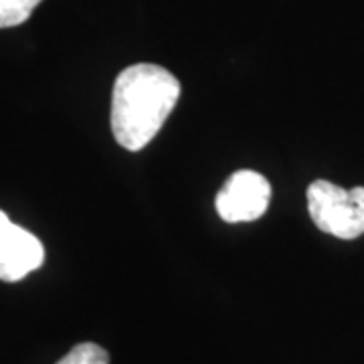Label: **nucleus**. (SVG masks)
Instances as JSON below:
<instances>
[{"mask_svg": "<svg viewBox=\"0 0 364 364\" xmlns=\"http://www.w3.org/2000/svg\"><path fill=\"white\" fill-rule=\"evenodd\" d=\"M306 195L310 217L320 231L338 239L364 233V186L346 191L330 181H314Z\"/></svg>", "mask_w": 364, "mask_h": 364, "instance_id": "2", "label": "nucleus"}, {"mask_svg": "<svg viewBox=\"0 0 364 364\" xmlns=\"http://www.w3.org/2000/svg\"><path fill=\"white\" fill-rule=\"evenodd\" d=\"M57 364H109V354L93 342H81Z\"/></svg>", "mask_w": 364, "mask_h": 364, "instance_id": "6", "label": "nucleus"}, {"mask_svg": "<svg viewBox=\"0 0 364 364\" xmlns=\"http://www.w3.org/2000/svg\"><path fill=\"white\" fill-rule=\"evenodd\" d=\"M41 0H0V28L23 25Z\"/></svg>", "mask_w": 364, "mask_h": 364, "instance_id": "5", "label": "nucleus"}, {"mask_svg": "<svg viewBox=\"0 0 364 364\" xmlns=\"http://www.w3.org/2000/svg\"><path fill=\"white\" fill-rule=\"evenodd\" d=\"M45 261L43 243L0 210V279L21 282Z\"/></svg>", "mask_w": 364, "mask_h": 364, "instance_id": "4", "label": "nucleus"}, {"mask_svg": "<svg viewBox=\"0 0 364 364\" xmlns=\"http://www.w3.org/2000/svg\"><path fill=\"white\" fill-rule=\"evenodd\" d=\"M272 184L255 170H237L225 182L215 198V207L223 221H257L269 207Z\"/></svg>", "mask_w": 364, "mask_h": 364, "instance_id": "3", "label": "nucleus"}, {"mask_svg": "<svg viewBox=\"0 0 364 364\" xmlns=\"http://www.w3.org/2000/svg\"><path fill=\"white\" fill-rule=\"evenodd\" d=\"M181 97V81L152 63L126 67L114 81L112 132L116 142L138 152L154 140Z\"/></svg>", "mask_w": 364, "mask_h": 364, "instance_id": "1", "label": "nucleus"}]
</instances>
